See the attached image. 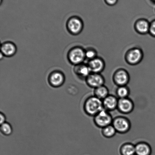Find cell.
I'll list each match as a JSON object with an SVG mask.
<instances>
[{
  "mask_svg": "<svg viewBox=\"0 0 155 155\" xmlns=\"http://www.w3.org/2000/svg\"><path fill=\"white\" fill-rule=\"evenodd\" d=\"M143 57L144 53L142 49L134 47L127 50L124 56V59L128 65L135 66L141 63Z\"/></svg>",
  "mask_w": 155,
  "mask_h": 155,
  "instance_id": "2",
  "label": "cell"
},
{
  "mask_svg": "<svg viewBox=\"0 0 155 155\" xmlns=\"http://www.w3.org/2000/svg\"><path fill=\"white\" fill-rule=\"evenodd\" d=\"M67 29L71 34L77 35L80 34L84 28V23L82 19L77 16L71 17L66 23Z\"/></svg>",
  "mask_w": 155,
  "mask_h": 155,
  "instance_id": "5",
  "label": "cell"
},
{
  "mask_svg": "<svg viewBox=\"0 0 155 155\" xmlns=\"http://www.w3.org/2000/svg\"><path fill=\"white\" fill-rule=\"evenodd\" d=\"M104 2L108 6H114L117 4L118 0H104Z\"/></svg>",
  "mask_w": 155,
  "mask_h": 155,
  "instance_id": "24",
  "label": "cell"
},
{
  "mask_svg": "<svg viewBox=\"0 0 155 155\" xmlns=\"http://www.w3.org/2000/svg\"><path fill=\"white\" fill-rule=\"evenodd\" d=\"M0 130L1 133L6 136H9L13 133V130L12 126L7 122L1 124Z\"/></svg>",
  "mask_w": 155,
  "mask_h": 155,
  "instance_id": "21",
  "label": "cell"
},
{
  "mask_svg": "<svg viewBox=\"0 0 155 155\" xmlns=\"http://www.w3.org/2000/svg\"><path fill=\"white\" fill-rule=\"evenodd\" d=\"M85 50L86 59L89 61L92 60L98 57L97 50L94 48H88Z\"/></svg>",
  "mask_w": 155,
  "mask_h": 155,
  "instance_id": "22",
  "label": "cell"
},
{
  "mask_svg": "<svg viewBox=\"0 0 155 155\" xmlns=\"http://www.w3.org/2000/svg\"><path fill=\"white\" fill-rule=\"evenodd\" d=\"M68 59L69 62L75 66L83 63L86 59L85 50L81 47H74L71 49L68 52Z\"/></svg>",
  "mask_w": 155,
  "mask_h": 155,
  "instance_id": "3",
  "label": "cell"
},
{
  "mask_svg": "<svg viewBox=\"0 0 155 155\" xmlns=\"http://www.w3.org/2000/svg\"><path fill=\"white\" fill-rule=\"evenodd\" d=\"M17 50L16 45L13 42H5L1 45V52L5 57H12L16 54Z\"/></svg>",
  "mask_w": 155,
  "mask_h": 155,
  "instance_id": "13",
  "label": "cell"
},
{
  "mask_svg": "<svg viewBox=\"0 0 155 155\" xmlns=\"http://www.w3.org/2000/svg\"><path fill=\"white\" fill-rule=\"evenodd\" d=\"M149 34L152 37L155 38V19L150 22Z\"/></svg>",
  "mask_w": 155,
  "mask_h": 155,
  "instance_id": "23",
  "label": "cell"
},
{
  "mask_svg": "<svg viewBox=\"0 0 155 155\" xmlns=\"http://www.w3.org/2000/svg\"><path fill=\"white\" fill-rule=\"evenodd\" d=\"M152 1L153 2L155 3V0H152Z\"/></svg>",
  "mask_w": 155,
  "mask_h": 155,
  "instance_id": "26",
  "label": "cell"
},
{
  "mask_svg": "<svg viewBox=\"0 0 155 155\" xmlns=\"http://www.w3.org/2000/svg\"><path fill=\"white\" fill-rule=\"evenodd\" d=\"M134 107V103L130 99H118L117 109L120 113L123 114H128L133 111Z\"/></svg>",
  "mask_w": 155,
  "mask_h": 155,
  "instance_id": "10",
  "label": "cell"
},
{
  "mask_svg": "<svg viewBox=\"0 0 155 155\" xmlns=\"http://www.w3.org/2000/svg\"><path fill=\"white\" fill-rule=\"evenodd\" d=\"M136 155H151V147L149 144L144 142L138 143L135 145Z\"/></svg>",
  "mask_w": 155,
  "mask_h": 155,
  "instance_id": "16",
  "label": "cell"
},
{
  "mask_svg": "<svg viewBox=\"0 0 155 155\" xmlns=\"http://www.w3.org/2000/svg\"><path fill=\"white\" fill-rule=\"evenodd\" d=\"M150 22L145 18L137 20L134 24V29L137 33L140 35L149 34Z\"/></svg>",
  "mask_w": 155,
  "mask_h": 155,
  "instance_id": "12",
  "label": "cell"
},
{
  "mask_svg": "<svg viewBox=\"0 0 155 155\" xmlns=\"http://www.w3.org/2000/svg\"><path fill=\"white\" fill-rule=\"evenodd\" d=\"M119 151L121 155H136L135 145L130 143H126L121 146Z\"/></svg>",
  "mask_w": 155,
  "mask_h": 155,
  "instance_id": "17",
  "label": "cell"
},
{
  "mask_svg": "<svg viewBox=\"0 0 155 155\" xmlns=\"http://www.w3.org/2000/svg\"><path fill=\"white\" fill-rule=\"evenodd\" d=\"M83 109L88 116L94 117L104 109L102 100L94 95L88 97L84 103Z\"/></svg>",
  "mask_w": 155,
  "mask_h": 155,
  "instance_id": "1",
  "label": "cell"
},
{
  "mask_svg": "<svg viewBox=\"0 0 155 155\" xmlns=\"http://www.w3.org/2000/svg\"><path fill=\"white\" fill-rule=\"evenodd\" d=\"M109 95V89L104 85L94 89V96L101 100L104 99Z\"/></svg>",
  "mask_w": 155,
  "mask_h": 155,
  "instance_id": "18",
  "label": "cell"
},
{
  "mask_svg": "<svg viewBox=\"0 0 155 155\" xmlns=\"http://www.w3.org/2000/svg\"><path fill=\"white\" fill-rule=\"evenodd\" d=\"M103 108L109 112L117 109L118 99L117 96L109 95L102 100Z\"/></svg>",
  "mask_w": 155,
  "mask_h": 155,
  "instance_id": "14",
  "label": "cell"
},
{
  "mask_svg": "<svg viewBox=\"0 0 155 155\" xmlns=\"http://www.w3.org/2000/svg\"><path fill=\"white\" fill-rule=\"evenodd\" d=\"M65 81V76L64 74L60 71H53L48 76V83L53 87H61L64 84Z\"/></svg>",
  "mask_w": 155,
  "mask_h": 155,
  "instance_id": "9",
  "label": "cell"
},
{
  "mask_svg": "<svg viewBox=\"0 0 155 155\" xmlns=\"http://www.w3.org/2000/svg\"><path fill=\"white\" fill-rule=\"evenodd\" d=\"M87 64L91 72L100 73L104 70L106 64L102 58L97 57L92 60L89 61Z\"/></svg>",
  "mask_w": 155,
  "mask_h": 155,
  "instance_id": "11",
  "label": "cell"
},
{
  "mask_svg": "<svg viewBox=\"0 0 155 155\" xmlns=\"http://www.w3.org/2000/svg\"><path fill=\"white\" fill-rule=\"evenodd\" d=\"M0 118H1V120H0L1 124L6 122V118L5 115L2 112L0 113Z\"/></svg>",
  "mask_w": 155,
  "mask_h": 155,
  "instance_id": "25",
  "label": "cell"
},
{
  "mask_svg": "<svg viewBox=\"0 0 155 155\" xmlns=\"http://www.w3.org/2000/svg\"><path fill=\"white\" fill-rule=\"evenodd\" d=\"M113 118L110 112L103 109L94 117V122L99 128L102 129L112 124Z\"/></svg>",
  "mask_w": 155,
  "mask_h": 155,
  "instance_id": "4",
  "label": "cell"
},
{
  "mask_svg": "<svg viewBox=\"0 0 155 155\" xmlns=\"http://www.w3.org/2000/svg\"><path fill=\"white\" fill-rule=\"evenodd\" d=\"M87 85L89 87L95 89L104 85L105 80L100 73L91 72L85 79Z\"/></svg>",
  "mask_w": 155,
  "mask_h": 155,
  "instance_id": "8",
  "label": "cell"
},
{
  "mask_svg": "<svg viewBox=\"0 0 155 155\" xmlns=\"http://www.w3.org/2000/svg\"><path fill=\"white\" fill-rule=\"evenodd\" d=\"M74 71L79 78L85 80L91 73L87 63H84L75 65L74 68Z\"/></svg>",
  "mask_w": 155,
  "mask_h": 155,
  "instance_id": "15",
  "label": "cell"
},
{
  "mask_svg": "<svg viewBox=\"0 0 155 155\" xmlns=\"http://www.w3.org/2000/svg\"><path fill=\"white\" fill-rule=\"evenodd\" d=\"M112 80L115 84L118 86H127L130 80V74L125 69L119 68L114 72Z\"/></svg>",
  "mask_w": 155,
  "mask_h": 155,
  "instance_id": "7",
  "label": "cell"
},
{
  "mask_svg": "<svg viewBox=\"0 0 155 155\" xmlns=\"http://www.w3.org/2000/svg\"><path fill=\"white\" fill-rule=\"evenodd\" d=\"M112 125L117 133L124 134L130 131L131 123L128 118L124 116H118L114 118Z\"/></svg>",
  "mask_w": 155,
  "mask_h": 155,
  "instance_id": "6",
  "label": "cell"
},
{
  "mask_svg": "<svg viewBox=\"0 0 155 155\" xmlns=\"http://www.w3.org/2000/svg\"><path fill=\"white\" fill-rule=\"evenodd\" d=\"M130 91L127 86H118L116 91L117 97L118 99L129 98Z\"/></svg>",
  "mask_w": 155,
  "mask_h": 155,
  "instance_id": "19",
  "label": "cell"
},
{
  "mask_svg": "<svg viewBox=\"0 0 155 155\" xmlns=\"http://www.w3.org/2000/svg\"><path fill=\"white\" fill-rule=\"evenodd\" d=\"M117 132L112 124L101 129V133L104 137L111 138L116 135Z\"/></svg>",
  "mask_w": 155,
  "mask_h": 155,
  "instance_id": "20",
  "label": "cell"
}]
</instances>
